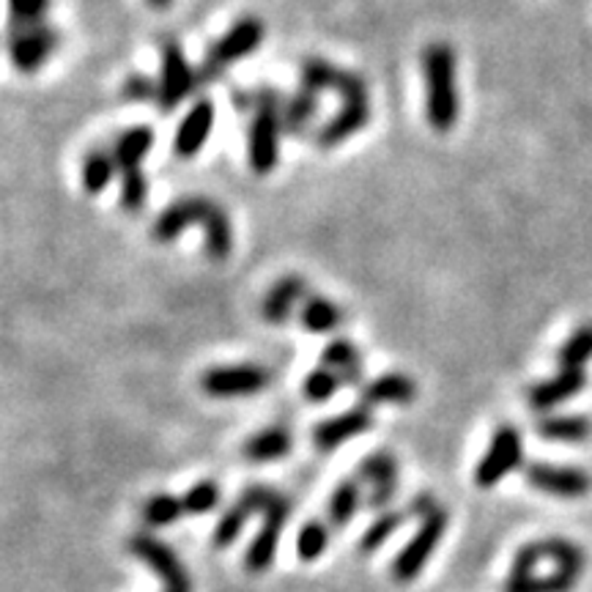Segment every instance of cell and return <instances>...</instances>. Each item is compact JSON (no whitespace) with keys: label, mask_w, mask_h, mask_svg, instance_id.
<instances>
[{"label":"cell","mask_w":592,"mask_h":592,"mask_svg":"<svg viewBox=\"0 0 592 592\" xmlns=\"http://www.w3.org/2000/svg\"><path fill=\"white\" fill-rule=\"evenodd\" d=\"M261 513H263V527H261V532H258V538L253 540V546H250V552H247V557H244V563H247V568H250L253 574H263V570L274 563L280 529H283V524L288 522L291 505L285 497H280V493L272 488L267 497V505H263Z\"/></svg>","instance_id":"11"},{"label":"cell","mask_w":592,"mask_h":592,"mask_svg":"<svg viewBox=\"0 0 592 592\" xmlns=\"http://www.w3.org/2000/svg\"><path fill=\"white\" fill-rule=\"evenodd\" d=\"M145 3H149L152 9H157V12H165V9L173 7L176 0H145Z\"/></svg>","instance_id":"42"},{"label":"cell","mask_w":592,"mask_h":592,"mask_svg":"<svg viewBox=\"0 0 592 592\" xmlns=\"http://www.w3.org/2000/svg\"><path fill=\"white\" fill-rule=\"evenodd\" d=\"M308 296L310 288L308 283H305V278H299V274H283V278H278L269 285L258 313H261V319L269 321V324H285L291 316L299 313V308H303V303Z\"/></svg>","instance_id":"16"},{"label":"cell","mask_w":592,"mask_h":592,"mask_svg":"<svg viewBox=\"0 0 592 592\" xmlns=\"http://www.w3.org/2000/svg\"><path fill=\"white\" fill-rule=\"evenodd\" d=\"M326 543H330V527L324 522H308L299 529V538H296V554L303 563H313L324 554Z\"/></svg>","instance_id":"34"},{"label":"cell","mask_w":592,"mask_h":592,"mask_svg":"<svg viewBox=\"0 0 592 592\" xmlns=\"http://www.w3.org/2000/svg\"><path fill=\"white\" fill-rule=\"evenodd\" d=\"M360 480L371 486V497H368V507L371 511H382L398 493V461L389 453H373L360 464Z\"/></svg>","instance_id":"18"},{"label":"cell","mask_w":592,"mask_h":592,"mask_svg":"<svg viewBox=\"0 0 592 592\" xmlns=\"http://www.w3.org/2000/svg\"><path fill=\"white\" fill-rule=\"evenodd\" d=\"M283 134V96L269 86L256 88V105L247 129V163L253 173L269 176L278 168Z\"/></svg>","instance_id":"3"},{"label":"cell","mask_w":592,"mask_h":592,"mask_svg":"<svg viewBox=\"0 0 592 592\" xmlns=\"http://www.w3.org/2000/svg\"><path fill=\"white\" fill-rule=\"evenodd\" d=\"M524 477L532 488L543 493H552V497H563V500H576V497H584L592 488V477L587 472L574 469V466H552L532 461L524 469Z\"/></svg>","instance_id":"14"},{"label":"cell","mask_w":592,"mask_h":592,"mask_svg":"<svg viewBox=\"0 0 592 592\" xmlns=\"http://www.w3.org/2000/svg\"><path fill=\"white\" fill-rule=\"evenodd\" d=\"M299 321L313 335H332V332H337L343 326L346 313H343L340 305L326 299V296L310 294L303 303V308H299Z\"/></svg>","instance_id":"24"},{"label":"cell","mask_w":592,"mask_h":592,"mask_svg":"<svg viewBox=\"0 0 592 592\" xmlns=\"http://www.w3.org/2000/svg\"><path fill=\"white\" fill-rule=\"evenodd\" d=\"M321 96L308 88H296L294 93L283 96V129L288 138H303L313 129L316 118H319Z\"/></svg>","instance_id":"22"},{"label":"cell","mask_w":592,"mask_h":592,"mask_svg":"<svg viewBox=\"0 0 592 592\" xmlns=\"http://www.w3.org/2000/svg\"><path fill=\"white\" fill-rule=\"evenodd\" d=\"M436 500L434 497H430V493H420V497H414L412 500V505H409V513H412V516H423V518H428L430 513L436 511Z\"/></svg>","instance_id":"41"},{"label":"cell","mask_w":592,"mask_h":592,"mask_svg":"<svg viewBox=\"0 0 592 592\" xmlns=\"http://www.w3.org/2000/svg\"><path fill=\"white\" fill-rule=\"evenodd\" d=\"M592 360V324L579 326L568 340L559 346L557 362L563 371H584L587 362Z\"/></svg>","instance_id":"31"},{"label":"cell","mask_w":592,"mask_h":592,"mask_svg":"<svg viewBox=\"0 0 592 592\" xmlns=\"http://www.w3.org/2000/svg\"><path fill=\"white\" fill-rule=\"evenodd\" d=\"M371 428H373L371 407L360 403V407L346 409V412H340L337 417H330L324 420V423L316 425L313 441L321 453H332V450H337L340 445H346L349 439H355V436L365 434V430Z\"/></svg>","instance_id":"17"},{"label":"cell","mask_w":592,"mask_h":592,"mask_svg":"<svg viewBox=\"0 0 592 592\" xmlns=\"http://www.w3.org/2000/svg\"><path fill=\"white\" fill-rule=\"evenodd\" d=\"M535 552H538V559H554V565L563 570H568V574L581 576V570H584V552H581L576 543H570V540L563 538H549V540H538V543H532Z\"/></svg>","instance_id":"29"},{"label":"cell","mask_w":592,"mask_h":592,"mask_svg":"<svg viewBox=\"0 0 592 592\" xmlns=\"http://www.w3.org/2000/svg\"><path fill=\"white\" fill-rule=\"evenodd\" d=\"M524 459L522 450V434L513 425H502L497 428L491 439V448L482 455V461L475 469V482L480 488H493L505 475H511Z\"/></svg>","instance_id":"10"},{"label":"cell","mask_w":592,"mask_h":592,"mask_svg":"<svg viewBox=\"0 0 592 592\" xmlns=\"http://www.w3.org/2000/svg\"><path fill=\"white\" fill-rule=\"evenodd\" d=\"M445 529H448V511L436 507L428 518H423V527L409 540V546L395 557L392 579L401 581V584H409V581L417 579L423 574L425 563L430 559V554H434V549L439 546Z\"/></svg>","instance_id":"8"},{"label":"cell","mask_w":592,"mask_h":592,"mask_svg":"<svg viewBox=\"0 0 592 592\" xmlns=\"http://www.w3.org/2000/svg\"><path fill=\"white\" fill-rule=\"evenodd\" d=\"M579 581V576L557 568L552 576H527V579L511 581L507 579L505 592H570Z\"/></svg>","instance_id":"32"},{"label":"cell","mask_w":592,"mask_h":592,"mask_svg":"<svg viewBox=\"0 0 592 592\" xmlns=\"http://www.w3.org/2000/svg\"><path fill=\"white\" fill-rule=\"evenodd\" d=\"M403 522H407V513H398V511H392V513H384L382 518H376V522H373V527L368 529V532L362 535V540H360V549H362V554H371V552H376V549L382 546L384 540H387L389 535L395 532V529L401 527Z\"/></svg>","instance_id":"37"},{"label":"cell","mask_w":592,"mask_h":592,"mask_svg":"<svg viewBox=\"0 0 592 592\" xmlns=\"http://www.w3.org/2000/svg\"><path fill=\"white\" fill-rule=\"evenodd\" d=\"M184 500V511L192 513V516H204V513H211L217 505H220V486L215 480H201L197 486H192L190 491L181 497Z\"/></svg>","instance_id":"36"},{"label":"cell","mask_w":592,"mask_h":592,"mask_svg":"<svg viewBox=\"0 0 592 592\" xmlns=\"http://www.w3.org/2000/svg\"><path fill=\"white\" fill-rule=\"evenodd\" d=\"M321 365L335 371L343 384L362 382V357L355 343L346 340V337H335V340L326 343V349L321 351Z\"/></svg>","instance_id":"26"},{"label":"cell","mask_w":592,"mask_h":592,"mask_svg":"<svg viewBox=\"0 0 592 592\" xmlns=\"http://www.w3.org/2000/svg\"><path fill=\"white\" fill-rule=\"evenodd\" d=\"M121 96L129 102H157L159 82L149 75H129L121 86Z\"/></svg>","instance_id":"40"},{"label":"cell","mask_w":592,"mask_h":592,"mask_svg":"<svg viewBox=\"0 0 592 592\" xmlns=\"http://www.w3.org/2000/svg\"><path fill=\"white\" fill-rule=\"evenodd\" d=\"M50 0H9V25H30L47 20Z\"/></svg>","instance_id":"39"},{"label":"cell","mask_w":592,"mask_h":592,"mask_svg":"<svg viewBox=\"0 0 592 592\" xmlns=\"http://www.w3.org/2000/svg\"><path fill=\"white\" fill-rule=\"evenodd\" d=\"M420 66L425 80V118L434 132H450L461 116L455 50L448 41H430L420 55Z\"/></svg>","instance_id":"2"},{"label":"cell","mask_w":592,"mask_h":592,"mask_svg":"<svg viewBox=\"0 0 592 592\" xmlns=\"http://www.w3.org/2000/svg\"><path fill=\"white\" fill-rule=\"evenodd\" d=\"M129 552L138 559H143L159 579L165 581V592H190V576H186L184 565L176 557L173 549H168L163 540L154 535H134L129 540Z\"/></svg>","instance_id":"12"},{"label":"cell","mask_w":592,"mask_h":592,"mask_svg":"<svg viewBox=\"0 0 592 592\" xmlns=\"http://www.w3.org/2000/svg\"><path fill=\"white\" fill-rule=\"evenodd\" d=\"M340 387H343V378L324 365L316 368L313 373H308V378L303 382L305 398L313 403H326Z\"/></svg>","instance_id":"35"},{"label":"cell","mask_w":592,"mask_h":592,"mask_svg":"<svg viewBox=\"0 0 592 592\" xmlns=\"http://www.w3.org/2000/svg\"><path fill=\"white\" fill-rule=\"evenodd\" d=\"M291 448H294L291 430L272 425V428L258 430V434H253L250 439L244 441V455H247L253 464H269V461H278L283 459V455H288Z\"/></svg>","instance_id":"25"},{"label":"cell","mask_w":592,"mask_h":592,"mask_svg":"<svg viewBox=\"0 0 592 592\" xmlns=\"http://www.w3.org/2000/svg\"><path fill=\"white\" fill-rule=\"evenodd\" d=\"M272 488L267 486H250L247 491L242 493L236 500V505L231 507V511L226 513V516L220 518V524H217V532H215V543L217 546H231L233 540H236V535L242 532L244 522L253 516V513H261L263 505H267V497Z\"/></svg>","instance_id":"21"},{"label":"cell","mask_w":592,"mask_h":592,"mask_svg":"<svg viewBox=\"0 0 592 592\" xmlns=\"http://www.w3.org/2000/svg\"><path fill=\"white\" fill-rule=\"evenodd\" d=\"M121 179V206L124 211H143V206L149 204V181H145L143 170L140 173H124L118 176Z\"/></svg>","instance_id":"38"},{"label":"cell","mask_w":592,"mask_h":592,"mask_svg":"<svg viewBox=\"0 0 592 592\" xmlns=\"http://www.w3.org/2000/svg\"><path fill=\"white\" fill-rule=\"evenodd\" d=\"M587 376L584 371H559L557 376L546 378V382H538L535 387H529L527 401L529 407L538 409V412H549V409L559 407V403L570 401L584 389Z\"/></svg>","instance_id":"20"},{"label":"cell","mask_w":592,"mask_h":592,"mask_svg":"<svg viewBox=\"0 0 592 592\" xmlns=\"http://www.w3.org/2000/svg\"><path fill=\"white\" fill-rule=\"evenodd\" d=\"M154 149V129L145 127V124H138V127H129L113 140L111 152L116 157L118 176L124 173H140L143 170L145 157L152 154Z\"/></svg>","instance_id":"19"},{"label":"cell","mask_w":592,"mask_h":592,"mask_svg":"<svg viewBox=\"0 0 592 592\" xmlns=\"http://www.w3.org/2000/svg\"><path fill=\"white\" fill-rule=\"evenodd\" d=\"M61 47V34L47 20L30 25H9L7 50L9 61L20 75H36Z\"/></svg>","instance_id":"5"},{"label":"cell","mask_w":592,"mask_h":592,"mask_svg":"<svg viewBox=\"0 0 592 592\" xmlns=\"http://www.w3.org/2000/svg\"><path fill=\"white\" fill-rule=\"evenodd\" d=\"M417 398V384L407 373H384L373 378L362 389V403L365 407H382V403H395V407H409Z\"/></svg>","instance_id":"23"},{"label":"cell","mask_w":592,"mask_h":592,"mask_svg":"<svg viewBox=\"0 0 592 592\" xmlns=\"http://www.w3.org/2000/svg\"><path fill=\"white\" fill-rule=\"evenodd\" d=\"M215 102L206 96H201L195 105L186 111V116L181 118L179 129L173 134V154L179 159H195L197 154L204 152L206 143H209L211 132H215Z\"/></svg>","instance_id":"13"},{"label":"cell","mask_w":592,"mask_h":592,"mask_svg":"<svg viewBox=\"0 0 592 592\" xmlns=\"http://www.w3.org/2000/svg\"><path fill=\"white\" fill-rule=\"evenodd\" d=\"M267 39V25L258 17H239L226 34L217 41H211L209 50L204 55V64H201V80H217L220 75H226L233 64L250 59L253 53H258V47Z\"/></svg>","instance_id":"4"},{"label":"cell","mask_w":592,"mask_h":592,"mask_svg":"<svg viewBox=\"0 0 592 592\" xmlns=\"http://www.w3.org/2000/svg\"><path fill=\"white\" fill-rule=\"evenodd\" d=\"M362 500V486L360 480H343L340 486L332 491L330 505H326V516H330V524L335 529H340L343 524H349L355 518L357 507H360Z\"/></svg>","instance_id":"30"},{"label":"cell","mask_w":592,"mask_h":592,"mask_svg":"<svg viewBox=\"0 0 592 592\" xmlns=\"http://www.w3.org/2000/svg\"><path fill=\"white\" fill-rule=\"evenodd\" d=\"M204 231V253L211 261H226L233 253V226L228 211L209 195H181L173 204L165 206L152 226V239L159 244H170L186 231Z\"/></svg>","instance_id":"1"},{"label":"cell","mask_w":592,"mask_h":592,"mask_svg":"<svg viewBox=\"0 0 592 592\" xmlns=\"http://www.w3.org/2000/svg\"><path fill=\"white\" fill-rule=\"evenodd\" d=\"M371 116H373L371 96L346 99V102H340V111L316 132V143H319L321 149H337V145H343L346 140L357 138V134L371 124Z\"/></svg>","instance_id":"15"},{"label":"cell","mask_w":592,"mask_h":592,"mask_svg":"<svg viewBox=\"0 0 592 592\" xmlns=\"http://www.w3.org/2000/svg\"><path fill=\"white\" fill-rule=\"evenodd\" d=\"M184 513V500L170 497V493H157L143 505V522L149 527H168V524L179 522Z\"/></svg>","instance_id":"33"},{"label":"cell","mask_w":592,"mask_h":592,"mask_svg":"<svg viewBox=\"0 0 592 592\" xmlns=\"http://www.w3.org/2000/svg\"><path fill=\"white\" fill-rule=\"evenodd\" d=\"M299 86L308 88V91H316L319 96L321 93L332 91L340 96V102L368 96L365 77L357 75V72L351 69H343L335 61L319 59V55L303 61V66H299Z\"/></svg>","instance_id":"7"},{"label":"cell","mask_w":592,"mask_h":592,"mask_svg":"<svg viewBox=\"0 0 592 592\" xmlns=\"http://www.w3.org/2000/svg\"><path fill=\"white\" fill-rule=\"evenodd\" d=\"M272 376L267 368L242 362V365H217L201 376V387L211 398H250L269 387Z\"/></svg>","instance_id":"9"},{"label":"cell","mask_w":592,"mask_h":592,"mask_svg":"<svg viewBox=\"0 0 592 592\" xmlns=\"http://www.w3.org/2000/svg\"><path fill=\"white\" fill-rule=\"evenodd\" d=\"M159 59H163V69H159V99L157 105L163 113H176L184 99L201 88V72L190 64L184 47L176 39H165L159 47Z\"/></svg>","instance_id":"6"},{"label":"cell","mask_w":592,"mask_h":592,"mask_svg":"<svg viewBox=\"0 0 592 592\" xmlns=\"http://www.w3.org/2000/svg\"><path fill=\"white\" fill-rule=\"evenodd\" d=\"M535 428L546 441L579 445L592 434V420L584 414H557V417H540Z\"/></svg>","instance_id":"28"},{"label":"cell","mask_w":592,"mask_h":592,"mask_svg":"<svg viewBox=\"0 0 592 592\" xmlns=\"http://www.w3.org/2000/svg\"><path fill=\"white\" fill-rule=\"evenodd\" d=\"M116 176L118 165L111 149H93V152H88L86 157H82L80 181L82 190H86L88 195H102Z\"/></svg>","instance_id":"27"}]
</instances>
